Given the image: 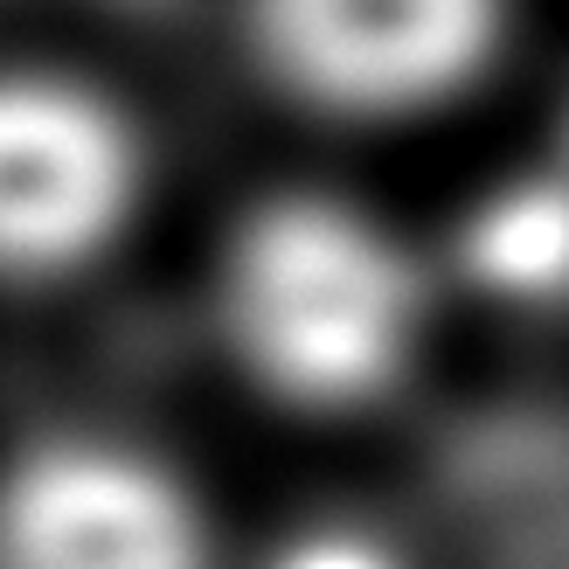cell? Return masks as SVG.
<instances>
[{
	"mask_svg": "<svg viewBox=\"0 0 569 569\" xmlns=\"http://www.w3.org/2000/svg\"><path fill=\"white\" fill-rule=\"evenodd\" d=\"M216 327L278 403L368 410L423 355L431 271L348 194H271L216 258Z\"/></svg>",
	"mask_w": 569,
	"mask_h": 569,
	"instance_id": "obj_1",
	"label": "cell"
},
{
	"mask_svg": "<svg viewBox=\"0 0 569 569\" xmlns=\"http://www.w3.org/2000/svg\"><path fill=\"white\" fill-rule=\"evenodd\" d=\"M147 194L139 132L104 91L49 70H0V284L91 271Z\"/></svg>",
	"mask_w": 569,
	"mask_h": 569,
	"instance_id": "obj_2",
	"label": "cell"
},
{
	"mask_svg": "<svg viewBox=\"0 0 569 569\" xmlns=\"http://www.w3.org/2000/svg\"><path fill=\"white\" fill-rule=\"evenodd\" d=\"M507 0H250L264 77L327 119H417L479 83Z\"/></svg>",
	"mask_w": 569,
	"mask_h": 569,
	"instance_id": "obj_3",
	"label": "cell"
},
{
	"mask_svg": "<svg viewBox=\"0 0 569 569\" xmlns=\"http://www.w3.org/2000/svg\"><path fill=\"white\" fill-rule=\"evenodd\" d=\"M0 569H216V528L160 451L56 431L0 466Z\"/></svg>",
	"mask_w": 569,
	"mask_h": 569,
	"instance_id": "obj_4",
	"label": "cell"
},
{
	"mask_svg": "<svg viewBox=\"0 0 569 569\" xmlns=\"http://www.w3.org/2000/svg\"><path fill=\"white\" fill-rule=\"evenodd\" d=\"M472 271L507 299L569 292V160L493 188L466 230Z\"/></svg>",
	"mask_w": 569,
	"mask_h": 569,
	"instance_id": "obj_5",
	"label": "cell"
},
{
	"mask_svg": "<svg viewBox=\"0 0 569 569\" xmlns=\"http://www.w3.org/2000/svg\"><path fill=\"white\" fill-rule=\"evenodd\" d=\"M258 569H410V556L361 521H306L278 535Z\"/></svg>",
	"mask_w": 569,
	"mask_h": 569,
	"instance_id": "obj_6",
	"label": "cell"
}]
</instances>
